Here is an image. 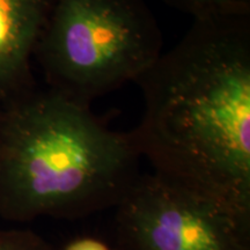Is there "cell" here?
<instances>
[{
	"instance_id": "7",
	"label": "cell",
	"mask_w": 250,
	"mask_h": 250,
	"mask_svg": "<svg viewBox=\"0 0 250 250\" xmlns=\"http://www.w3.org/2000/svg\"><path fill=\"white\" fill-rule=\"evenodd\" d=\"M0 250H52L39 234L28 229L0 230Z\"/></svg>"
},
{
	"instance_id": "4",
	"label": "cell",
	"mask_w": 250,
	"mask_h": 250,
	"mask_svg": "<svg viewBox=\"0 0 250 250\" xmlns=\"http://www.w3.org/2000/svg\"><path fill=\"white\" fill-rule=\"evenodd\" d=\"M129 250H250V223L164 179L140 174L116 208Z\"/></svg>"
},
{
	"instance_id": "8",
	"label": "cell",
	"mask_w": 250,
	"mask_h": 250,
	"mask_svg": "<svg viewBox=\"0 0 250 250\" xmlns=\"http://www.w3.org/2000/svg\"><path fill=\"white\" fill-rule=\"evenodd\" d=\"M62 250H111L104 242L93 237H80L71 241Z\"/></svg>"
},
{
	"instance_id": "5",
	"label": "cell",
	"mask_w": 250,
	"mask_h": 250,
	"mask_svg": "<svg viewBox=\"0 0 250 250\" xmlns=\"http://www.w3.org/2000/svg\"><path fill=\"white\" fill-rule=\"evenodd\" d=\"M50 0H0V103L35 86L31 62Z\"/></svg>"
},
{
	"instance_id": "3",
	"label": "cell",
	"mask_w": 250,
	"mask_h": 250,
	"mask_svg": "<svg viewBox=\"0 0 250 250\" xmlns=\"http://www.w3.org/2000/svg\"><path fill=\"white\" fill-rule=\"evenodd\" d=\"M145 0H50L34 54L46 88L78 104L137 83L162 55Z\"/></svg>"
},
{
	"instance_id": "1",
	"label": "cell",
	"mask_w": 250,
	"mask_h": 250,
	"mask_svg": "<svg viewBox=\"0 0 250 250\" xmlns=\"http://www.w3.org/2000/svg\"><path fill=\"white\" fill-rule=\"evenodd\" d=\"M136 83L153 173L250 223V12L193 20Z\"/></svg>"
},
{
	"instance_id": "2",
	"label": "cell",
	"mask_w": 250,
	"mask_h": 250,
	"mask_svg": "<svg viewBox=\"0 0 250 250\" xmlns=\"http://www.w3.org/2000/svg\"><path fill=\"white\" fill-rule=\"evenodd\" d=\"M130 131L36 86L0 103V215L86 218L116 208L140 176Z\"/></svg>"
},
{
	"instance_id": "6",
	"label": "cell",
	"mask_w": 250,
	"mask_h": 250,
	"mask_svg": "<svg viewBox=\"0 0 250 250\" xmlns=\"http://www.w3.org/2000/svg\"><path fill=\"white\" fill-rule=\"evenodd\" d=\"M169 7L196 19L249 13L250 0H162Z\"/></svg>"
}]
</instances>
